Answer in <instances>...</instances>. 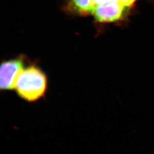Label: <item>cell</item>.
I'll return each mask as SVG.
<instances>
[{
	"label": "cell",
	"instance_id": "obj_1",
	"mask_svg": "<svg viewBox=\"0 0 154 154\" xmlns=\"http://www.w3.org/2000/svg\"><path fill=\"white\" fill-rule=\"evenodd\" d=\"M47 88V79L39 69L30 66L24 69L17 79L15 89L18 95L28 102L42 98Z\"/></svg>",
	"mask_w": 154,
	"mask_h": 154
},
{
	"label": "cell",
	"instance_id": "obj_2",
	"mask_svg": "<svg viewBox=\"0 0 154 154\" xmlns=\"http://www.w3.org/2000/svg\"><path fill=\"white\" fill-rule=\"evenodd\" d=\"M128 9L121 2H112L94 6L91 14L98 22H116L125 17Z\"/></svg>",
	"mask_w": 154,
	"mask_h": 154
},
{
	"label": "cell",
	"instance_id": "obj_3",
	"mask_svg": "<svg viewBox=\"0 0 154 154\" xmlns=\"http://www.w3.org/2000/svg\"><path fill=\"white\" fill-rule=\"evenodd\" d=\"M23 68L22 58H17L2 63L0 70V88L2 90L15 89L17 79Z\"/></svg>",
	"mask_w": 154,
	"mask_h": 154
},
{
	"label": "cell",
	"instance_id": "obj_4",
	"mask_svg": "<svg viewBox=\"0 0 154 154\" xmlns=\"http://www.w3.org/2000/svg\"><path fill=\"white\" fill-rule=\"evenodd\" d=\"M70 5L73 10L82 15L91 14L93 9L91 0H71Z\"/></svg>",
	"mask_w": 154,
	"mask_h": 154
},
{
	"label": "cell",
	"instance_id": "obj_5",
	"mask_svg": "<svg viewBox=\"0 0 154 154\" xmlns=\"http://www.w3.org/2000/svg\"><path fill=\"white\" fill-rule=\"evenodd\" d=\"M92 4L94 6L104 5L106 4L112 3V2H120L119 0H91Z\"/></svg>",
	"mask_w": 154,
	"mask_h": 154
},
{
	"label": "cell",
	"instance_id": "obj_6",
	"mask_svg": "<svg viewBox=\"0 0 154 154\" xmlns=\"http://www.w3.org/2000/svg\"><path fill=\"white\" fill-rule=\"evenodd\" d=\"M138 0H119V2L123 5L126 6L127 8H130L135 4V3Z\"/></svg>",
	"mask_w": 154,
	"mask_h": 154
}]
</instances>
